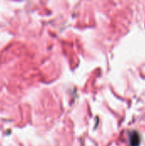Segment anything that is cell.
<instances>
[{
	"mask_svg": "<svg viewBox=\"0 0 145 146\" xmlns=\"http://www.w3.org/2000/svg\"><path fill=\"white\" fill-rule=\"evenodd\" d=\"M141 143V138L138 133L132 132L130 135V145L131 146H139Z\"/></svg>",
	"mask_w": 145,
	"mask_h": 146,
	"instance_id": "obj_1",
	"label": "cell"
}]
</instances>
